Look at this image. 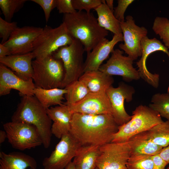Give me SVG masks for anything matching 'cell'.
<instances>
[{
	"label": "cell",
	"instance_id": "obj_15",
	"mask_svg": "<svg viewBox=\"0 0 169 169\" xmlns=\"http://www.w3.org/2000/svg\"><path fill=\"white\" fill-rule=\"evenodd\" d=\"M142 54L140 59L136 63L141 78L152 87L157 88L159 85V75L152 74L148 70L146 65V59L152 53L161 51L166 53L169 57L168 49L156 38L150 39L147 36L144 37L141 42Z\"/></svg>",
	"mask_w": 169,
	"mask_h": 169
},
{
	"label": "cell",
	"instance_id": "obj_27",
	"mask_svg": "<svg viewBox=\"0 0 169 169\" xmlns=\"http://www.w3.org/2000/svg\"><path fill=\"white\" fill-rule=\"evenodd\" d=\"M143 132L147 139L163 148L169 145V120L157 124Z\"/></svg>",
	"mask_w": 169,
	"mask_h": 169
},
{
	"label": "cell",
	"instance_id": "obj_20",
	"mask_svg": "<svg viewBox=\"0 0 169 169\" xmlns=\"http://www.w3.org/2000/svg\"><path fill=\"white\" fill-rule=\"evenodd\" d=\"M32 52L26 54L11 55L0 59V63L13 71L18 77L27 81L32 79Z\"/></svg>",
	"mask_w": 169,
	"mask_h": 169
},
{
	"label": "cell",
	"instance_id": "obj_14",
	"mask_svg": "<svg viewBox=\"0 0 169 169\" xmlns=\"http://www.w3.org/2000/svg\"><path fill=\"white\" fill-rule=\"evenodd\" d=\"M43 28L32 26L18 27L4 44L11 55L23 54L33 51V43Z\"/></svg>",
	"mask_w": 169,
	"mask_h": 169
},
{
	"label": "cell",
	"instance_id": "obj_7",
	"mask_svg": "<svg viewBox=\"0 0 169 169\" xmlns=\"http://www.w3.org/2000/svg\"><path fill=\"white\" fill-rule=\"evenodd\" d=\"M84 52L80 42L74 38L71 44L60 48L52 54L55 58L62 60L65 69V76L61 89L78 80L84 73L83 54Z\"/></svg>",
	"mask_w": 169,
	"mask_h": 169
},
{
	"label": "cell",
	"instance_id": "obj_44",
	"mask_svg": "<svg viewBox=\"0 0 169 169\" xmlns=\"http://www.w3.org/2000/svg\"><path fill=\"white\" fill-rule=\"evenodd\" d=\"M166 169H169V166L167 168H166Z\"/></svg>",
	"mask_w": 169,
	"mask_h": 169
},
{
	"label": "cell",
	"instance_id": "obj_25",
	"mask_svg": "<svg viewBox=\"0 0 169 169\" xmlns=\"http://www.w3.org/2000/svg\"><path fill=\"white\" fill-rule=\"evenodd\" d=\"M67 92L65 88L45 89L35 87L34 90V95L46 109L53 105L63 104L64 96Z\"/></svg>",
	"mask_w": 169,
	"mask_h": 169
},
{
	"label": "cell",
	"instance_id": "obj_30",
	"mask_svg": "<svg viewBox=\"0 0 169 169\" xmlns=\"http://www.w3.org/2000/svg\"><path fill=\"white\" fill-rule=\"evenodd\" d=\"M152 30L162 40L164 45L169 49V20L166 18L157 17L154 19Z\"/></svg>",
	"mask_w": 169,
	"mask_h": 169
},
{
	"label": "cell",
	"instance_id": "obj_6",
	"mask_svg": "<svg viewBox=\"0 0 169 169\" xmlns=\"http://www.w3.org/2000/svg\"><path fill=\"white\" fill-rule=\"evenodd\" d=\"M74 40L63 23L54 28L46 25L33 42V58L42 59L52 55L60 48L71 44Z\"/></svg>",
	"mask_w": 169,
	"mask_h": 169
},
{
	"label": "cell",
	"instance_id": "obj_41",
	"mask_svg": "<svg viewBox=\"0 0 169 169\" xmlns=\"http://www.w3.org/2000/svg\"><path fill=\"white\" fill-rule=\"evenodd\" d=\"M7 138L6 133L5 131L0 130V144H2Z\"/></svg>",
	"mask_w": 169,
	"mask_h": 169
},
{
	"label": "cell",
	"instance_id": "obj_28",
	"mask_svg": "<svg viewBox=\"0 0 169 169\" xmlns=\"http://www.w3.org/2000/svg\"><path fill=\"white\" fill-rule=\"evenodd\" d=\"M65 88L67 92L64 95L66 101L64 104L68 106L79 102L90 92L85 85L79 80L71 83Z\"/></svg>",
	"mask_w": 169,
	"mask_h": 169
},
{
	"label": "cell",
	"instance_id": "obj_17",
	"mask_svg": "<svg viewBox=\"0 0 169 169\" xmlns=\"http://www.w3.org/2000/svg\"><path fill=\"white\" fill-rule=\"evenodd\" d=\"M36 87L32 79L24 80L11 69L0 64V95L9 94L12 89L19 91L21 96L34 95Z\"/></svg>",
	"mask_w": 169,
	"mask_h": 169
},
{
	"label": "cell",
	"instance_id": "obj_39",
	"mask_svg": "<svg viewBox=\"0 0 169 169\" xmlns=\"http://www.w3.org/2000/svg\"><path fill=\"white\" fill-rule=\"evenodd\" d=\"M158 155L168 164L169 163V145L166 147L163 148Z\"/></svg>",
	"mask_w": 169,
	"mask_h": 169
},
{
	"label": "cell",
	"instance_id": "obj_23",
	"mask_svg": "<svg viewBox=\"0 0 169 169\" xmlns=\"http://www.w3.org/2000/svg\"><path fill=\"white\" fill-rule=\"evenodd\" d=\"M100 146L95 145L80 146L73 161L75 169H95L100 153Z\"/></svg>",
	"mask_w": 169,
	"mask_h": 169
},
{
	"label": "cell",
	"instance_id": "obj_29",
	"mask_svg": "<svg viewBox=\"0 0 169 169\" xmlns=\"http://www.w3.org/2000/svg\"><path fill=\"white\" fill-rule=\"evenodd\" d=\"M149 106L169 120V93L154 95Z\"/></svg>",
	"mask_w": 169,
	"mask_h": 169
},
{
	"label": "cell",
	"instance_id": "obj_9",
	"mask_svg": "<svg viewBox=\"0 0 169 169\" xmlns=\"http://www.w3.org/2000/svg\"><path fill=\"white\" fill-rule=\"evenodd\" d=\"M131 155L128 141L107 143L100 146L96 166L99 169H128L126 164Z\"/></svg>",
	"mask_w": 169,
	"mask_h": 169
},
{
	"label": "cell",
	"instance_id": "obj_38",
	"mask_svg": "<svg viewBox=\"0 0 169 169\" xmlns=\"http://www.w3.org/2000/svg\"><path fill=\"white\" fill-rule=\"evenodd\" d=\"M154 163L153 169H165L168 163L158 154L151 156Z\"/></svg>",
	"mask_w": 169,
	"mask_h": 169
},
{
	"label": "cell",
	"instance_id": "obj_5",
	"mask_svg": "<svg viewBox=\"0 0 169 169\" xmlns=\"http://www.w3.org/2000/svg\"><path fill=\"white\" fill-rule=\"evenodd\" d=\"M32 79L36 87L61 88L65 76L62 61L52 55L32 61Z\"/></svg>",
	"mask_w": 169,
	"mask_h": 169
},
{
	"label": "cell",
	"instance_id": "obj_32",
	"mask_svg": "<svg viewBox=\"0 0 169 169\" xmlns=\"http://www.w3.org/2000/svg\"><path fill=\"white\" fill-rule=\"evenodd\" d=\"M128 169H153L154 163L151 156H131L126 164Z\"/></svg>",
	"mask_w": 169,
	"mask_h": 169
},
{
	"label": "cell",
	"instance_id": "obj_33",
	"mask_svg": "<svg viewBox=\"0 0 169 169\" xmlns=\"http://www.w3.org/2000/svg\"><path fill=\"white\" fill-rule=\"evenodd\" d=\"M18 27L17 22H9L0 17V38L2 39L1 44L5 43Z\"/></svg>",
	"mask_w": 169,
	"mask_h": 169
},
{
	"label": "cell",
	"instance_id": "obj_24",
	"mask_svg": "<svg viewBox=\"0 0 169 169\" xmlns=\"http://www.w3.org/2000/svg\"><path fill=\"white\" fill-rule=\"evenodd\" d=\"M131 150V156L158 154L163 147L147 139L143 132L134 136L128 141Z\"/></svg>",
	"mask_w": 169,
	"mask_h": 169
},
{
	"label": "cell",
	"instance_id": "obj_42",
	"mask_svg": "<svg viewBox=\"0 0 169 169\" xmlns=\"http://www.w3.org/2000/svg\"><path fill=\"white\" fill-rule=\"evenodd\" d=\"M113 0H105L106 3L109 8L113 12L114 11V8L113 7Z\"/></svg>",
	"mask_w": 169,
	"mask_h": 169
},
{
	"label": "cell",
	"instance_id": "obj_31",
	"mask_svg": "<svg viewBox=\"0 0 169 169\" xmlns=\"http://www.w3.org/2000/svg\"><path fill=\"white\" fill-rule=\"evenodd\" d=\"M27 0H0V7L5 20L11 22L14 14L23 6Z\"/></svg>",
	"mask_w": 169,
	"mask_h": 169
},
{
	"label": "cell",
	"instance_id": "obj_36",
	"mask_svg": "<svg viewBox=\"0 0 169 169\" xmlns=\"http://www.w3.org/2000/svg\"><path fill=\"white\" fill-rule=\"evenodd\" d=\"M42 8L46 22L49 19L51 11L57 7V0H31Z\"/></svg>",
	"mask_w": 169,
	"mask_h": 169
},
{
	"label": "cell",
	"instance_id": "obj_40",
	"mask_svg": "<svg viewBox=\"0 0 169 169\" xmlns=\"http://www.w3.org/2000/svg\"><path fill=\"white\" fill-rule=\"evenodd\" d=\"M8 48L3 44H0V59L11 55Z\"/></svg>",
	"mask_w": 169,
	"mask_h": 169
},
{
	"label": "cell",
	"instance_id": "obj_19",
	"mask_svg": "<svg viewBox=\"0 0 169 169\" xmlns=\"http://www.w3.org/2000/svg\"><path fill=\"white\" fill-rule=\"evenodd\" d=\"M47 113L53 121L51 128L52 135L60 139L64 135L68 133L73 114L69 106L64 104L46 109Z\"/></svg>",
	"mask_w": 169,
	"mask_h": 169
},
{
	"label": "cell",
	"instance_id": "obj_37",
	"mask_svg": "<svg viewBox=\"0 0 169 169\" xmlns=\"http://www.w3.org/2000/svg\"><path fill=\"white\" fill-rule=\"evenodd\" d=\"M57 10L59 13L71 14L77 11L74 8L72 0H57Z\"/></svg>",
	"mask_w": 169,
	"mask_h": 169
},
{
	"label": "cell",
	"instance_id": "obj_45",
	"mask_svg": "<svg viewBox=\"0 0 169 169\" xmlns=\"http://www.w3.org/2000/svg\"><path fill=\"white\" fill-rule=\"evenodd\" d=\"M95 169H99L98 168L96 167Z\"/></svg>",
	"mask_w": 169,
	"mask_h": 169
},
{
	"label": "cell",
	"instance_id": "obj_12",
	"mask_svg": "<svg viewBox=\"0 0 169 169\" xmlns=\"http://www.w3.org/2000/svg\"><path fill=\"white\" fill-rule=\"evenodd\" d=\"M123 54V51L119 49H114L110 58L100 66L99 70L110 76H121L128 82L139 79L141 77L138 70L133 66L134 60Z\"/></svg>",
	"mask_w": 169,
	"mask_h": 169
},
{
	"label": "cell",
	"instance_id": "obj_8",
	"mask_svg": "<svg viewBox=\"0 0 169 169\" xmlns=\"http://www.w3.org/2000/svg\"><path fill=\"white\" fill-rule=\"evenodd\" d=\"M3 127L8 142L15 149L24 151L43 145L38 130L33 125L11 121L4 123Z\"/></svg>",
	"mask_w": 169,
	"mask_h": 169
},
{
	"label": "cell",
	"instance_id": "obj_21",
	"mask_svg": "<svg viewBox=\"0 0 169 169\" xmlns=\"http://www.w3.org/2000/svg\"><path fill=\"white\" fill-rule=\"evenodd\" d=\"M37 162L31 156L18 151L0 152V169H36Z\"/></svg>",
	"mask_w": 169,
	"mask_h": 169
},
{
	"label": "cell",
	"instance_id": "obj_1",
	"mask_svg": "<svg viewBox=\"0 0 169 169\" xmlns=\"http://www.w3.org/2000/svg\"><path fill=\"white\" fill-rule=\"evenodd\" d=\"M119 126L111 114L74 113L69 133L81 146H101L111 142Z\"/></svg>",
	"mask_w": 169,
	"mask_h": 169
},
{
	"label": "cell",
	"instance_id": "obj_11",
	"mask_svg": "<svg viewBox=\"0 0 169 169\" xmlns=\"http://www.w3.org/2000/svg\"><path fill=\"white\" fill-rule=\"evenodd\" d=\"M125 19L120 23L124 43L120 44L119 46L134 60L141 56V42L147 36L148 31L145 27L137 25L132 16H127Z\"/></svg>",
	"mask_w": 169,
	"mask_h": 169
},
{
	"label": "cell",
	"instance_id": "obj_16",
	"mask_svg": "<svg viewBox=\"0 0 169 169\" xmlns=\"http://www.w3.org/2000/svg\"><path fill=\"white\" fill-rule=\"evenodd\" d=\"M69 106L73 113L112 115L110 103L106 92H90L81 101Z\"/></svg>",
	"mask_w": 169,
	"mask_h": 169
},
{
	"label": "cell",
	"instance_id": "obj_43",
	"mask_svg": "<svg viewBox=\"0 0 169 169\" xmlns=\"http://www.w3.org/2000/svg\"><path fill=\"white\" fill-rule=\"evenodd\" d=\"M65 169H75L73 162L72 161L69 163Z\"/></svg>",
	"mask_w": 169,
	"mask_h": 169
},
{
	"label": "cell",
	"instance_id": "obj_22",
	"mask_svg": "<svg viewBox=\"0 0 169 169\" xmlns=\"http://www.w3.org/2000/svg\"><path fill=\"white\" fill-rule=\"evenodd\" d=\"M83 82L90 93L106 92L114 82L112 76L99 70L87 71L78 79Z\"/></svg>",
	"mask_w": 169,
	"mask_h": 169
},
{
	"label": "cell",
	"instance_id": "obj_3",
	"mask_svg": "<svg viewBox=\"0 0 169 169\" xmlns=\"http://www.w3.org/2000/svg\"><path fill=\"white\" fill-rule=\"evenodd\" d=\"M20 102L11 117V121L23 122L34 125L38 129L45 148L50 144L52 120L46 109L34 95H22Z\"/></svg>",
	"mask_w": 169,
	"mask_h": 169
},
{
	"label": "cell",
	"instance_id": "obj_18",
	"mask_svg": "<svg viewBox=\"0 0 169 169\" xmlns=\"http://www.w3.org/2000/svg\"><path fill=\"white\" fill-rule=\"evenodd\" d=\"M122 41V33L114 34L111 40L109 41L105 38L91 51L87 53L84 64V73L98 70L103 62L108 58L110 54L114 50L115 45Z\"/></svg>",
	"mask_w": 169,
	"mask_h": 169
},
{
	"label": "cell",
	"instance_id": "obj_13",
	"mask_svg": "<svg viewBox=\"0 0 169 169\" xmlns=\"http://www.w3.org/2000/svg\"><path fill=\"white\" fill-rule=\"evenodd\" d=\"M135 92L133 87L123 83H120L116 88L111 86L106 91L110 103L112 115L119 126L126 123L131 118L125 110L124 102L125 100L126 102H131Z\"/></svg>",
	"mask_w": 169,
	"mask_h": 169
},
{
	"label": "cell",
	"instance_id": "obj_2",
	"mask_svg": "<svg viewBox=\"0 0 169 169\" xmlns=\"http://www.w3.org/2000/svg\"><path fill=\"white\" fill-rule=\"evenodd\" d=\"M63 23L70 35L79 40L85 52L91 51L108 35V31L99 24L92 13L77 11L64 14Z\"/></svg>",
	"mask_w": 169,
	"mask_h": 169
},
{
	"label": "cell",
	"instance_id": "obj_10",
	"mask_svg": "<svg viewBox=\"0 0 169 169\" xmlns=\"http://www.w3.org/2000/svg\"><path fill=\"white\" fill-rule=\"evenodd\" d=\"M55 149L42 162L44 169H65L81 146L69 133L63 136Z\"/></svg>",
	"mask_w": 169,
	"mask_h": 169
},
{
	"label": "cell",
	"instance_id": "obj_35",
	"mask_svg": "<svg viewBox=\"0 0 169 169\" xmlns=\"http://www.w3.org/2000/svg\"><path fill=\"white\" fill-rule=\"evenodd\" d=\"M134 0H118V5L114 8V15L120 22L124 21V14L128 6L133 2Z\"/></svg>",
	"mask_w": 169,
	"mask_h": 169
},
{
	"label": "cell",
	"instance_id": "obj_26",
	"mask_svg": "<svg viewBox=\"0 0 169 169\" xmlns=\"http://www.w3.org/2000/svg\"><path fill=\"white\" fill-rule=\"evenodd\" d=\"M95 10L98 15V23L102 28L110 31L114 34L122 33L120 22L108 7L105 0H103L102 3Z\"/></svg>",
	"mask_w": 169,
	"mask_h": 169
},
{
	"label": "cell",
	"instance_id": "obj_4",
	"mask_svg": "<svg viewBox=\"0 0 169 169\" xmlns=\"http://www.w3.org/2000/svg\"><path fill=\"white\" fill-rule=\"evenodd\" d=\"M131 116L128 122L119 126L111 142L128 141L134 136L146 131L164 121L157 112L145 105L137 107L132 111Z\"/></svg>",
	"mask_w": 169,
	"mask_h": 169
},
{
	"label": "cell",
	"instance_id": "obj_34",
	"mask_svg": "<svg viewBox=\"0 0 169 169\" xmlns=\"http://www.w3.org/2000/svg\"><path fill=\"white\" fill-rule=\"evenodd\" d=\"M74 9L78 11L84 10L90 13L91 10L95 9L103 2V0H72Z\"/></svg>",
	"mask_w": 169,
	"mask_h": 169
}]
</instances>
